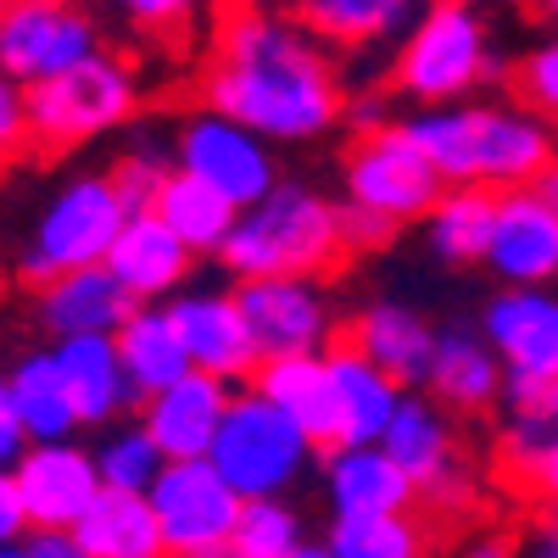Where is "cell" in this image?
<instances>
[{
  "mask_svg": "<svg viewBox=\"0 0 558 558\" xmlns=\"http://www.w3.org/2000/svg\"><path fill=\"white\" fill-rule=\"evenodd\" d=\"M502 68L492 57V34L481 23V7L463 0H425L397 45L391 62V89L408 96L413 107H441V101H463L481 84H492Z\"/></svg>",
  "mask_w": 558,
  "mask_h": 558,
  "instance_id": "5",
  "label": "cell"
},
{
  "mask_svg": "<svg viewBox=\"0 0 558 558\" xmlns=\"http://www.w3.org/2000/svg\"><path fill=\"white\" fill-rule=\"evenodd\" d=\"M23 508H28V525L45 531H73L84 520V508L101 497V463L96 452H84L73 436L68 441H28L23 458L12 463Z\"/></svg>",
  "mask_w": 558,
  "mask_h": 558,
  "instance_id": "15",
  "label": "cell"
},
{
  "mask_svg": "<svg viewBox=\"0 0 558 558\" xmlns=\"http://www.w3.org/2000/svg\"><path fill=\"white\" fill-rule=\"evenodd\" d=\"M7 7H12V0H0V12H7Z\"/></svg>",
  "mask_w": 558,
  "mask_h": 558,
  "instance_id": "50",
  "label": "cell"
},
{
  "mask_svg": "<svg viewBox=\"0 0 558 558\" xmlns=\"http://www.w3.org/2000/svg\"><path fill=\"white\" fill-rule=\"evenodd\" d=\"M23 536H28V508H23L12 463H0V553H17Z\"/></svg>",
  "mask_w": 558,
  "mask_h": 558,
  "instance_id": "42",
  "label": "cell"
},
{
  "mask_svg": "<svg viewBox=\"0 0 558 558\" xmlns=\"http://www.w3.org/2000/svg\"><path fill=\"white\" fill-rule=\"evenodd\" d=\"M123 17L140 28V34H157V39H179L184 28L196 23V7L202 0H118Z\"/></svg>",
  "mask_w": 558,
  "mask_h": 558,
  "instance_id": "40",
  "label": "cell"
},
{
  "mask_svg": "<svg viewBox=\"0 0 558 558\" xmlns=\"http://www.w3.org/2000/svg\"><path fill=\"white\" fill-rule=\"evenodd\" d=\"M118 352H123L129 386H134L140 402L191 368V352H184V341H179V324H173L168 302H140V307L118 324Z\"/></svg>",
  "mask_w": 558,
  "mask_h": 558,
  "instance_id": "30",
  "label": "cell"
},
{
  "mask_svg": "<svg viewBox=\"0 0 558 558\" xmlns=\"http://www.w3.org/2000/svg\"><path fill=\"white\" fill-rule=\"evenodd\" d=\"M341 184H347V202L380 213L391 223L430 218L436 196L447 191V179L430 162V151L391 118L368 123V129H352V146L341 157Z\"/></svg>",
  "mask_w": 558,
  "mask_h": 558,
  "instance_id": "8",
  "label": "cell"
},
{
  "mask_svg": "<svg viewBox=\"0 0 558 558\" xmlns=\"http://www.w3.org/2000/svg\"><path fill=\"white\" fill-rule=\"evenodd\" d=\"M34 291H39V324L51 330V341L57 336H118V324L140 307V296L107 263L68 268Z\"/></svg>",
  "mask_w": 558,
  "mask_h": 558,
  "instance_id": "22",
  "label": "cell"
},
{
  "mask_svg": "<svg viewBox=\"0 0 558 558\" xmlns=\"http://www.w3.org/2000/svg\"><path fill=\"white\" fill-rule=\"evenodd\" d=\"M324 502H330V520H352V514L418 508V492L408 470L386 452V441H352L324 452Z\"/></svg>",
  "mask_w": 558,
  "mask_h": 558,
  "instance_id": "20",
  "label": "cell"
},
{
  "mask_svg": "<svg viewBox=\"0 0 558 558\" xmlns=\"http://www.w3.org/2000/svg\"><path fill=\"white\" fill-rule=\"evenodd\" d=\"M397 229H402V223H391V218H380V213H368V207H357V202H347V207H341L347 257H363V252H386Z\"/></svg>",
  "mask_w": 558,
  "mask_h": 558,
  "instance_id": "41",
  "label": "cell"
},
{
  "mask_svg": "<svg viewBox=\"0 0 558 558\" xmlns=\"http://www.w3.org/2000/svg\"><path fill=\"white\" fill-rule=\"evenodd\" d=\"M425 391L441 408H452L458 418L492 413L508 391V368H502L497 347L486 341V330H475V324H441Z\"/></svg>",
  "mask_w": 558,
  "mask_h": 558,
  "instance_id": "21",
  "label": "cell"
},
{
  "mask_svg": "<svg viewBox=\"0 0 558 558\" xmlns=\"http://www.w3.org/2000/svg\"><path fill=\"white\" fill-rule=\"evenodd\" d=\"M89 51H101L96 17L73 0H12L0 12V68L17 84H39Z\"/></svg>",
  "mask_w": 558,
  "mask_h": 558,
  "instance_id": "13",
  "label": "cell"
},
{
  "mask_svg": "<svg viewBox=\"0 0 558 558\" xmlns=\"http://www.w3.org/2000/svg\"><path fill=\"white\" fill-rule=\"evenodd\" d=\"M96 463H101V481L107 486H123V492H151V481L162 475L168 452L157 447V436L140 425H107L101 447H96Z\"/></svg>",
  "mask_w": 558,
  "mask_h": 558,
  "instance_id": "36",
  "label": "cell"
},
{
  "mask_svg": "<svg viewBox=\"0 0 558 558\" xmlns=\"http://www.w3.org/2000/svg\"><path fill=\"white\" fill-rule=\"evenodd\" d=\"M229 397H235V380L191 363L179 380H168L162 391H151L140 402V425L157 436V447L168 458H196L213 447L223 413H229Z\"/></svg>",
  "mask_w": 558,
  "mask_h": 558,
  "instance_id": "17",
  "label": "cell"
},
{
  "mask_svg": "<svg viewBox=\"0 0 558 558\" xmlns=\"http://www.w3.org/2000/svg\"><path fill=\"white\" fill-rule=\"evenodd\" d=\"M179 235H184V246H191L196 257H218V246H223V235L235 229V218H241V207L229 202L223 191H213V184L202 179V173H191V168H179L173 162V173L162 179V191H157V202H151Z\"/></svg>",
  "mask_w": 558,
  "mask_h": 558,
  "instance_id": "31",
  "label": "cell"
},
{
  "mask_svg": "<svg viewBox=\"0 0 558 558\" xmlns=\"http://www.w3.org/2000/svg\"><path fill=\"white\" fill-rule=\"evenodd\" d=\"M51 357L68 380V397L78 408L84 430H107L123 408H140V397L129 386V368H123V352H118V336H57Z\"/></svg>",
  "mask_w": 558,
  "mask_h": 558,
  "instance_id": "23",
  "label": "cell"
},
{
  "mask_svg": "<svg viewBox=\"0 0 558 558\" xmlns=\"http://www.w3.org/2000/svg\"><path fill=\"white\" fill-rule=\"evenodd\" d=\"M430 525L413 508H391V514H352V520H330L318 553L324 558H413L425 553Z\"/></svg>",
  "mask_w": 558,
  "mask_h": 558,
  "instance_id": "34",
  "label": "cell"
},
{
  "mask_svg": "<svg viewBox=\"0 0 558 558\" xmlns=\"http://www.w3.org/2000/svg\"><path fill=\"white\" fill-rule=\"evenodd\" d=\"M452 408H441L430 391H402L391 425H386V452L408 470L418 508H436V514H463L475 502V470L463 458Z\"/></svg>",
  "mask_w": 558,
  "mask_h": 558,
  "instance_id": "10",
  "label": "cell"
},
{
  "mask_svg": "<svg viewBox=\"0 0 558 558\" xmlns=\"http://www.w3.org/2000/svg\"><path fill=\"white\" fill-rule=\"evenodd\" d=\"M324 363H330L336 402H341V447H352V441H380L408 386H397L386 368L368 357L363 347H352L347 336L324 352Z\"/></svg>",
  "mask_w": 558,
  "mask_h": 558,
  "instance_id": "26",
  "label": "cell"
},
{
  "mask_svg": "<svg viewBox=\"0 0 558 558\" xmlns=\"http://www.w3.org/2000/svg\"><path fill=\"white\" fill-rule=\"evenodd\" d=\"M463 7H502V0H463Z\"/></svg>",
  "mask_w": 558,
  "mask_h": 558,
  "instance_id": "49",
  "label": "cell"
},
{
  "mask_svg": "<svg viewBox=\"0 0 558 558\" xmlns=\"http://www.w3.org/2000/svg\"><path fill=\"white\" fill-rule=\"evenodd\" d=\"M425 223H430V246L441 263H452V268L486 263L492 223H497V191L492 184H447Z\"/></svg>",
  "mask_w": 558,
  "mask_h": 558,
  "instance_id": "32",
  "label": "cell"
},
{
  "mask_svg": "<svg viewBox=\"0 0 558 558\" xmlns=\"http://www.w3.org/2000/svg\"><path fill=\"white\" fill-rule=\"evenodd\" d=\"M307 553H318V542H307V520L291 502V492L241 502V525H235V542H229V558H307Z\"/></svg>",
  "mask_w": 558,
  "mask_h": 558,
  "instance_id": "35",
  "label": "cell"
},
{
  "mask_svg": "<svg viewBox=\"0 0 558 558\" xmlns=\"http://www.w3.org/2000/svg\"><path fill=\"white\" fill-rule=\"evenodd\" d=\"M23 157H34V129H28V101L23 84L0 68V173L17 168Z\"/></svg>",
  "mask_w": 558,
  "mask_h": 558,
  "instance_id": "38",
  "label": "cell"
},
{
  "mask_svg": "<svg viewBox=\"0 0 558 558\" xmlns=\"http://www.w3.org/2000/svg\"><path fill=\"white\" fill-rule=\"evenodd\" d=\"M252 391L274 397L286 413L302 418V430L318 441V452L341 447V402H336V380L324 352H286V357H257V368L246 375Z\"/></svg>",
  "mask_w": 558,
  "mask_h": 558,
  "instance_id": "24",
  "label": "cell"
},
{
  "mask_svg": "<svg viewBox=\"0 0 558 558\" xmlns=\"http://www.w3.org/2000/svg\"><path fill=\"white\" fill-rule=\"evenodd\" d=\"M558 441V375L536 386H514L502 397V425L492 441V470L497 481L514 492V481Z\"/></svg>",
  "mask_w": 558,
  "mask_h": 558,
  "instance_id": "28",
  "label": "cell"
},
{
  "mask_svg": "<svg viewBox=\"0 0 558 558\" xmlns=\"http://www.w3.org/2000/svg\"><path fill=\"white\" fill-rule=\"evenodd\" d=\"M352 347H363L375 357L386 375L408 391H425L430 380V357H436V336L441 324H430L425 313H413L408 302H368L347 330H341Z\"/></svg>",
  "mask_w": 558,
  "mask_h": 558,
  "instance_id": "25",
  "label": "cell"
},
{
  "mask_svg": "<svg viewBox=\"0 0 558 558\" xmlns=\"http://www.w3.org/2000/svg\"><path fill=\"white\" fill-rule=\"evenodd\" d=\"M514 492L531 497V502H558V441H553V447L531 463V470L514 481Z\"/></svg>",
  "mask_w": 558,
  "mask_h": 558,
  "instance_id": "44",
  "label": "cell"
},
{
  "mask_svg": "<svg viewBox=\"0 0 558 558\" xmlns=\"http://www.w3.org/2000/svg\"><path fill=\"white\" fill-rule=\"evenodd\" d=\"M525 553L558 558V502H536V514L525 525Z\"/></svg>",
  "mask_w": 558,
  "mask_h": 558,
  "instance_id": "46",
  "label": "cell"
},
{
  "mask_svg": "<svg viewBox=\"0 0 558 558\" xmlns=\"http://www.w3.org/2000/svg\"><path fill=\"white\" fill-rule=\"evenodd\" d=\"M542 191H547V196H553V207H558V162H553V173L542 179Z\"/></svg>",
  "mask_w": 558,
  "mask_h": 558,
  "instance_id": "48",
  "label": "cell"
},
{
  "mask_svg": "<svg viewBox=\"0 0 558 558\" xmlns=\"http://www.w3.org/2000/svg\"><path fill=\"white\" fill-rule=\"evenodd\" d=\"M28 447V425L17 413V397H12V380H0V463H17Z\"/></svg>",
  "mask_w": 558,
  "mask_h": 558,
  "instance_id": "43",
  "label": "cell"
},
{
  "mask_svg": "<svg viewBox=\"0 0 558 558\" xmlns=\"http://www.w3.org/2000/svg\"><path fill=\"white\" fill-rule=\"evenodd\" d=\"M101 7H118V0H101Z\"/></svg>",
  "mask_w": 558,
  "mask_h": 558,
  "instance_id": "51",
  "label": "cell"
},
{
  "mask_svg": "<svg viewBox=\"0 0 558 558\" xmlns=\"http://www.w3.org/2000/svg\"><path fill=\"white\" fill-rule=\"evenodd\" d=\"M531 12H536V17H542V23L558 34V0H531Z\"/></svg>",
  "mask_w": 558,
  "mask_h": 558,
  "instance_id": "47",
  "label": "cell"
},
{
  "mask_svg": "<svg viewBox=\"0 0 558 558\" xmlns=\"http://www.w3.org/2000/svg\"><path fill=\"white\" fill-rule=\"evenodd\" d=\"M168 313H173L179 341L196 368H213L223 380H246L257 368V347H252L235 291H173Z\"/></svg>",
  "mask_w": 558,
  "mask_h": 558,
  "instance_id": "19",
  "label": "cell"
},
{
  "mask_svg": "<svg viewBox=\"0 0 558 558\" xmlns=\"http://www.w3.org/2000/svg\"><path fill=\"white\" fill-rule=\"evenodd\" d=\"M207 458L241 497H274V492H296L307 481L318 441L302 430L296 413H286L274 397L246 386L229 397V413H223Z\"/></svg>",
  "mask_w": 558,
  "mask_h": 558,
  "instance_id": "6",
  "label": "cell"
},
{
  "mask_svg": "<svg viewBox=\"0 0 558 558\" xmlns=\"http://www.w3.org/2000/svg\"><path fill=\"white\" fill-rule=\"evenodd\" d=\"M268 146H274V140L246 129L241 118L196 107L191 118L179 123V134H173V162L202 173L213 191H223L235 207H252L263 191L279 184V168H274Z\"/></svg>",
  "mask_w": 558,
  "mask_h": 558,
  "instance_id": "12",
  "label": "cell"
},
{
  "mask_svg": "<svg viewBox=\"0 0 558 558\" xmlns=\"http://www.w3.org/2000/svg\"><path fill=\"white\" fill-rule=\"evenodd\" d=\"M28 129H34V157H68L89 140L123 129L140 112V73L129 57L89 51L84 62L23 84Z\"/></svg>",
  "mask_w": 558,
  "mask_h": 558,
  "instance_id": "4",
  "label": "cell"
},
{
  "mask_svg": "<svg viewBox=\"0 0 558 558\" xmlns=\"http://www.w3.org/2000/svg\"><path fill=\"white\" fill-rule=\"evenodd\" d=\"M196 101L268 140H318L347 123V78L307 23L263 0H223Z\"/></svg>",
  "mask_w": 558,
  "mask_h": 558,
  "instance_id": "1",
  "label": "cell"
},
{
  "mask_svg": "<svg viewBox=\"0 0 558 558\" xmlns=\"http://www.w3.org/2000/svg\"><path fill=\"white\" fill-rule=\"evenodd\" d=\"M168 173H173V162L157 146H134V151H123L112 162V179H118V191L129 196V207H151Z\"/></svg>",
  "mask_w": 558,
  "mask_h": 558,
  "instance_id": "39",
  "label": "cell"
},
{
  "mask_svg": "<svg viewBox=\"0 0 558 558\" xmlns=\"http://www.w3.org/2000/svg\"><path fill=\"white\" fill-rule=\"evenodd\" d=\"M107 268L140 302H168L173 291H184V279L196 268V252L184 246V235L157 207H134L107 252Z\"/></svg>",
  "mask_w": 558,
  "mask_h": 558,
  "instance_id": "18",
  "label": "cell"
},
{
  "mask_svg": "<svg viewBox=\"0 0 558 558\" xmlns=\"http://www.w3.org/2000/svg\"><path fill=\"white\" fill-rule=\"evenodd\" d=\"M146 497L157 508L168 558H229V542H235L246 497L223 481V470L207 452L168 458Z\"/></svg>",
  "mask_w": 558,
  "mask_h": 558,
  "instance_id": "9",
  "label": "cell"
},
{
  "mask_svg": "<svg viewBox=\"0 0 558 558\" xmlns=\"http://www.w3.org/2000/svg\"><path fill=\"white\" fill-rule=\"evenodd\" d=\"M402 129L430 151L447 184H492V191H514V184H542L558 162V134L542 112L525 101H441L418 107L402 118Z\"/></svg>",
  "mask_w": 558,
  "mask_h": 558,
  "instance_id": "2",
  "label": "cell"
},
{
  "mask_svg": "<svg viewBox=\"0 0 558 558\" xmlns=\"http://www.w3.org/2000/svg\"><path fill=\"white\" fill-rule=\"evenodd\" d=\"M286 12L307 23L324 45L368 51V45L408 34V23L425 12V0H286Z\"/></svg>",
  "mask_w": 558,
  "mask_h": 558,
  "instance_id": "29",
  "label": "cell"
},
{
  "mask_svg": "<svg viewBox=\"0 0 558 558\" xmlns=\"http://www.w3.org/2000/svg\"><path fill=\"white\" fill-rule=\"evenodd\" d=\"M341 257H347L341 207L296 179H279L252 207H241L235 229L218 246V263L229 268V279H252V274H318L324 279Z\"/></svg>",
  "mask_w": 558,
  "mask_h": 558,
  "instance_id": "3",
  "label": "cell"
},
{
  "mask_svg": "<svg viewBox=\"0 0 558 558\" xmlns=\"http://www.w3.org/2000/svg\"><path fill=\"white\" fill-rule=\"evenodd\" d=\"M129 213L134 207L118 191L112 168L68 179L34 218V235H28L23 263H17L23 286H45V279H57L68 268H84V263H107V252H112Z\"/></svg>",
  "mask_w": 558,
  "mask_h": 558,
  "instance_id": "7",
  "label": "cell"
},
{
  "mask_svg": "<svg viewBox=\"0 0 558 558\" xmlns=\"http://www.w3.org/2000/svg\"><path fill=\"white\" fill-rule=\"evenodd\" d=\"M73 542H78V558H157L162 525H157V508L146 492L101 486V497L73 525Z\"/></svg>",
  "mask_w": 558,
  "mask_h": 558,
  "instance_id": "27",
  "label": "cell"
},
{
  "mask_svg": "<svg viewBox=\"0 0 558 558\" xmlns=\"http://www.w3.org/2000/svg\"><path fill=\"white\" fill-rule=\"evenodd\" d=\"M502 78H508V96L525 101L531 112H542V118L558 129V39H547V45H536V51H525Z\"/></svg>",
  "mask_w": 558,
  "mask_h": 558,
  "instance_id": "37",
  "label": "cell"
},
{
  "mask_svg": "<svg viewBox=\"0 0 558 558\" xmlns=\"http://www.w3.org/2000/svg\"><path fill=\"white\" fill-rule=\"evenodd\" d=\"M235 302L252 330L257 357H286V352H330L341 341L336 307L324 296L318 274H252L235 279Z\"/></svg>",
  "mask_w": 558,
  "mask_h": 558,
  "instance_id": "11",
  "label": "cell"
},
{
  "mask_svg": "<svg viewBox=\"0 0 558 558\" xmlns=\"http://www.w3.org/2000/svg\"><path fill=\"white\" fill-rule=\"evenodd\" d=\"M486 268L502 286H553L558 279V207L542 184L497 191V223Z\"/></svg>",
  "mask_w": 558,
  "mask_h": 558,
  "instance_id": "16",
  "label": "cell"
},
{
  "mask_svg": "<svg viewBox=\"0 0 558 558\" xmlns=\"http://www.w3.org/2000/svg\"><path fill=\"white\" fill-rule=\"evenodd\" d=\"M481 330L508 368V391L558 375V296L547 286H502L481 313Z\"/></svg>",
  "mask_w": 558,
  "mask_h": 558,
  "instance_id": "14",
  "label": "cell"
},
{
  "mask_svg": "<svg viewBox=\"0 0 558 558\" xmlns=\"http://www.w3.org/2000/svg\"><path fill=\"white\" fill-rule=\"evenodd\" d=\"M12 397H17V413H23V425H28V441H68L78 436V408L68 397V380H62V368L51 357V347L45 352H28L17 368H12Z\"/></svg>",
  "mask_w": 558,
  "mask_h": 558,
  "instance_id": "33",
  "label": "cell"
},
{
  "mask_svg": "<svg viewBox=\"0 0 558 558\" xmlns=\"http://www.w3.org/2000/svg\"><path fill=\"white\" fill-rule=\"evenodd\" d=\"M23 558H78V542L73 531H45V525H28V536L17 542Z\"/></svg>",
  "mask_w": 558,
  "mask_h": 558,
  "instance_id": "45",
  "label": "cell"
}]
</instances>
